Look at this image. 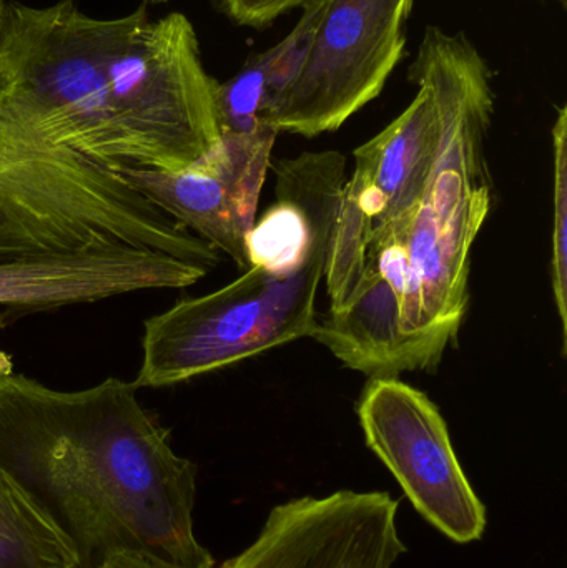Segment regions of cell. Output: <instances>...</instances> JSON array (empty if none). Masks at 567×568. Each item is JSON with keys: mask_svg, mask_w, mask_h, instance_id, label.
Returning a JSON list of instances; mask_svg holds the SVG:
<instances>
[{"mask_svg": "<svg viewBox=\"0 0 567 568\" xmlns=\"http://www.w3.org/2000/svg\"><path fill=\"white\" fill-rule=\"evenodd\" d=\"M408 79L442 112L435 169L418 203L369 242L352 296L312 336L372 379L442 363L468 311L472 250L492 212L495 90L485 57L465 33L429 26Z\"/></svg>", "mask_w": 567, "mask_h": 568, "instance_id": "obj_1", "label": "cell"}, {"mask_svg": "<svg viewBox=\"0 0 567 568\" xmlns=\"http://www.w3.org/2000/svg\"><path fill=\"white\" fill-rule=\"evenodd\" d=\"M136 390L119 377L60 390L0 371V469L73 540L82 568L113 550L213 568L193 527L196 467Z\"/></svg>", "mask_w": 567, "mask_h": 568, "instance_id": "obj_2", "label": "cell"}, {"mask_svg": "<svg viewBox=\"0 0 567 568\" xmlns=\"http://www.w3.org/2000/svg\"><path fill=\"white\" fill-rule=\"evenodd\" d=\"M219 266V252L115 170L52 145L0 109V263L126 252Z\"/></svg>", "mask_w": 567, "mask_h": 568, "instance_id": "obj_3", "label": "cell"}, {"mask_svg": "<svg viewBox=\"0 0 567 568\" xmlns=\"http://www.w3.org/2000/svg\"><path fill=\"white\" fill-rule=\"evenodd\" d=\"M126 23L129 16H85L73 0L43 9L6 2L0 109L45 142L105 169L139 166L107 93V57Z\"/></svg>", "mask_w": 567, "mask_h": 568, "instance_id": "obj_4", "label": "cell"}, {"mask_svg": "<svg viewBox=\"0 0 567 568\" xmlns=\"http://www.w3.org/2000/svg\"><path fill=\"white\" fill-rule=\"evenodd\" d=\"M336 222V220H335ZM332 229L293 272L250 266L235 282L173 304L143 326L136 389L175 386L315 333Z\"/></svg>", "mask_w": 567, "mask_h": 568, "instance_id": "obj_5", "label": "cell"}, {"mask_svg": "<svg viewBox=\"0 0 567 568\" xmlns=\"http://www.w3.org/2000/svg\"><path fill=\"white\" fill-rule=\"evenodd\" d=\"M107 93L117 125L139 166L182 170L222 139L219 87L202 62L199 37L183 13L150 20L145 6L105 62Z\"/></svg>", "mask_w": 567, "mask_h": 568, "instance_id": "obj_6", "label": "cell"}, {"mask_svg": "<svg viewBox=\"0 0 567 568\" xmlns=\"http://www.w3.org/2000/svg\"><path fill=\"white\" fill-rule=\"evenodd\" d=\"M415 0H325L298 72L263 116L276 132H335L385 89L406 55Z\"/></svg>", "mask_w": 567, "mask_h": 568, "instance_id": "obj_7", "label": "cell"}, {"mask_svg": "<svg viewBox=\"0 0 567 568\" xmlns=\"http://www.w3.org/2000/svg\"><path fill=\"white\" fill-rule=\"evenodd\" d=\"M356 413L366 446L416 513L453 542L482 539L486 507L463 470L438 406L398 377H373Z\"/></svg>", "mask_w": 567, "mask_h": 568, "instance_id": "obj_8", "label": "cell"}, {"mask_svg": "<svg viewBox=\"0 0 567 568\" xmlns=\"http://www.w3.org/2000/svg\"><path fill=\"white\" fill-rule=\"evenodd\" d=\"M418 89L398 119L355 150V172L343 186L323 278L330 310L343 306L355 291L369 242L412 210L428 185L443 120L429 89Z\"/></svg>", "mask_w": 567, "mask_h": 568, "instance_id": "obj_9", "label": "cell"}, {"mask_svg": "<svg viewBox=\"0 0 567 568\" xmlns=\"http://www.w3.org/2000/svg\"><path fill=\"white\" fill-rule=\"evenodd\" d=\"M388 493L336 490L270 510L256 539L219 568H393L408 552Z\"/></svg>", "mask_w": 567, "mask_h": 568, "instance_id": "obj_10", "label": "cell"}, {"mask_svg": "<svg viewBox=\"0 0 567 568\" xmlns=\"http://www.w3.org/2000/svg\"><path fill=\"white\" fill-rule=\"evenodd\" d=\"M276 132L223 133L220 142L182 170L120 166L115 172L166 215L249 270L246 236L272 165Z\"/></svg>", "mask_w": 567, "mask_h": 568, "instance_id": "obj_11", "label": "cell"}, {"mask_svg": "<svg viewBox=\"0 0 567 568\" xmlns=\"http://www.w3.org/2000/svg\"><path fill=\"white\" fill-rule=\"evenodd\" d=\"M209 273L196 263L135 250L0 263V307L20 313L52 311L142 291L180 290Z\"/></svg>", "mask_w": 567, "mask_h": 568, "instance_id": "obj_12", "label": "cell"}, {"mask_svg": "<svg viewBox=\"0 0 567 568\" xmlns=\"http://www.w3.org/2000/svg\"><path fill=\"white\" fill-rule=\"evenodd\" d=\"M323 2L325 0H315L303 7L302 19L282 42L250 57L236 75L220 83L219 110L223 133H250L263 125V116L302 65Z\"/></svg>", "mask_w": 567, "mask_h": 568, "instance_id": "obj_13", "label": "cell"}, {"mask_svg": "<svg viewBox=\"0 0 567 568\" xmlns=\"http://www.w3.org/2000/svg\"><path fill=\"white\" fill-rule=\"evenodd\" d=\"M0 568H82L73 540L0 469Z\"/></svg>", "mask_w": 567, "mask_h": 568, "instance_id": "obj_14", "label": "cell"}, {"mask_svg": "<svg viewBox=\"0 0 567 568\" xmlns=\"http://www.w3.org/2000/svg\"><path fill=\"white\" fill-rule=\"evenodd\" d=\"M555 146V216H553V294L567 349V109H558L553 126Z\"/></svg>", "mask_w": 567, "mask_h": 568, "instance_id": "obj_15", "label": "cell"}, {"mask_svg": "<svg viewBox=\"0 0 567 568\" xmlns=\"http://www.w3.org/2000/svg\"><path fill=\"white\" fill-rule=\"evenodd\" d=\"M315 0H216L219 9L236 26L265 29L283 13Z\"/></svg>", "mask_w": 567, "mask_h": 568, "instance_id": "obj_16", "label": "cell"}, {"mask_svg": "<svg viewBox=\"0 0 567 568\" xmlns=\"http://www.w3.org/2000/svg\"><path fill=\"white\" fill-rule=\"evenodd\" d=\"M92 568H160L140 554L113 550L103 556Z\"/></svg>", "mask_w": 567, "mask_h": 568, "instance_id": "obj_17", "label": "cell"}, {"mask_svg": "<svg viewBox=\"0 0 567 568\" xmlns=\"http://www.w3.org/2000/svg\"><path fill=\"white\" fill-rule=\"evenodd\" d=\"M3 9H6V2L0 3V52H2L3 32H6V29H3Z\"/></svg>", "mask_w": 567, "mask_h": 568, "instance_id": "obj_18", "label": "cell"}, {"mask_svg": "<svg viewBox=\"0 0 567 568\" xmlns=\"http://www.w3.org/2000/svg\"><path fill=\"white\" fill-rule=\"evenodd\" d=\"M3 321H6V310H3V307H0V327L3 326Z\"/></svg>", "mask_w": 567, "mask_h": 568, "instance_id": "obj_19", "label": "cell"}, {"mask_svg": "<svg viewBox=\"0 0 567 568\" xmlns=\"http://www.w3.org/2000/svg\"><path fill=\"white\" fill-rule=\"evenodd\" d=\"M558 2H561L563 6H565V7L567 6V0H558Z\"/></svg>", "mask_w": 567, "mask_h": 568, "instance_id": "obj_20", "label": "cell"}, {"mask_svg": "<svg viewBox=\"0 0 567 568\" xmlns=\"http://www.w3.org/2000/svg\"><path fill=\"white\" fill-rule=\"evenodd\" d=\"M153 2H169V0H153Z\"/></svg>", "mask_w": 567, "mask_h": 568, "instance_id": "obj_21", "label": "cell"}, {"mask_svg": "<svg viewBox=\"0 0 567 568\" xmlns=\"http://www.w3.org/2000/svg\"><path fill=\"white\" fill-rule=\"evenodd\" d=\"M3 2H6V0H0V3H3Z\"/></svg>", "mask_w": 567, "mask_h": 568, "instance_id": "obj_22", "label": "cell"}]
</instances>
